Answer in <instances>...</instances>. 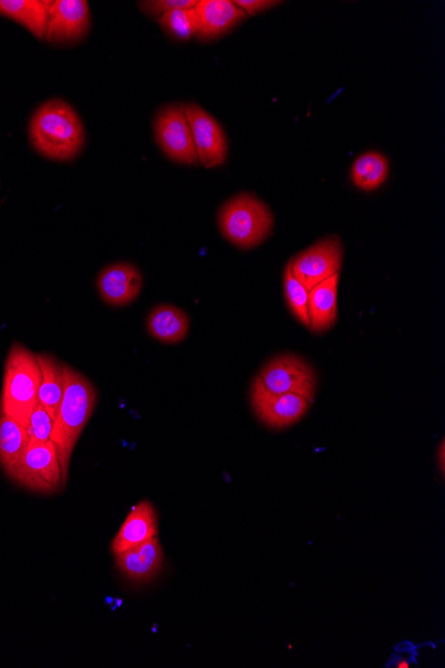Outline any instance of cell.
Here are the masks:
<instances>
[{
	"label": "cell",
	"instance_id": "cell-16",
	"mask_svg": "<svg viewBox=\"0 0 445 668\" xmlns=\"http://www.w3.org/2000/svg\"><path fill=\"white\" fill-rule=\"evenodd\" d=\"M339 277L340 273L310 290V330L315 334L327 333L338 320Z\"/></svg>",
	"mask_w": 445,
	"mask_h": 668
},
{
	"label": "cell",
	"instance_id": "cell-21",
	"mask_svg": "<svg viewBox=\"0 0 445 668\" xmlns=\"http://www.w3.org/2000/svg\"><path fill=\"white\" fill-rule=\"evenodd\" d=\"M390 163L380 152H366L352 164L351 177L356 187L363 191L378 190L387 181Z\"/></svg>",
	"mask_w": 445,
	"mask_h": 668
},
{
	"label": "cell",
	"instance_id": "cell-12",
	"mask_svg": "<svg viewBox=\"0 0 445 668\" xmlns=\"http://www.w3.org/2000/svg\"><path fill=\"white\" fill-rule=\"evenodd\" d=\"M97 289L101 299L112 308H123L135 302L143 289V276L138 267L117 262L99 272Z\"/></svg>",
	"mask_w": 445,
	"mask_h": 668
},
{
	"label": "cell",
	"instance_id": "cell-8",
	"mask_svg": "<svg viewBox=\"0 0 445 668\" xmlns=\"http://www.w3.org/2000/svg\"><path fill=\"white\" fill-rule=\"evenodd\" d=\"M343 244L339 237L324 238L305 248L291 260L290 269L299 282L311 290L327 279L339 276L343 266Z\"/></svg>",
	"mask_w": 445,
	"mask_h": 668
},
{
	"label": "cell",
	"instance_id": "cell-17",
	"mask_svg": "<svg viewBox=\"0 0 445 668\" xmlns=\"http://www.w3.org/2000/svg\"><path fill=\"white\" fill-rule=\"evenodd\" d=\"M145 324L152 338L165 345H177L186 340L191 327L186 311L174 304L156 305L150 311Z\"/></svg>",
	"mask_w": 445,
	"mask_h": 668
},
{
	"label": "cell",
	"instance_id": "cell-1",
	"mask_svg": "<svg viewBox=\"0 0 445 668\" xmlns=\"http://www.w3.org/2000/svg\"><path fill=\"white\" fill-rule=\"evenodd\" d=\"M30 139L44 158L72 162L85 148L86 130L79 114L63 99H50L30 120Z\"/></svg>",
	"mask_w": 445,
	"mask_h": 668
},
{
	"label": "cell",
	"instance_id": "cell-24",
	"mask_svg": "<svg viewBox=\"0 0 445 668\" xmlns=\"http://www.w3.org/2000/svg\"><path fill=\"white\" fill-rule=\"evenodd\" d=\"M53 429L54 419L41 403L37 405L29 418L28 425H25L30 441L50 442Z\"/></svg>",
	"mask_w": 445,
	"mask_h": 668
},
{
	"label": "cell",
	"instance_id": "cell-28",
	"mask_svg": "<svg viewBox=\"0 0 445 668\" xmlns=\"http://www.w3.org/2000/svg\"><path fill=\"white\" fill-rule=\"evenodd\" d=\"M398 668H409L410 664L406 660H399L398 664L395 665Z\"/></svg>",
	"mask_w": 445,
	"mask_h": 668
},
{
	"label": "cell",
	"instance_id": "cell-9",
	"mask_svg": "<svg viewBox=\"0 0 445 668\" xmlns=\"http://www.w3.org/2000/svg\"><path fill=\"white\" fill-rule=\"evenodd\" d=\"M311 402L295 394H275L269 390L256 377L251 386V406L253 412L267 428L284 430L302 421L308 412Z\"/></svg>",
	"mask_w": 445,
	"mask_h": 668
},
{
	"label": "cell",
	"instance_id": "cell-2",
	"mask_svg": "<svg viewBox=\"0 0 445 668\" xmlns=\"http://www.w3.org/2000/svg\"><path fill=\"white\" fill-rule=\"evenodd\" d=\"M65 392L56 412L51 442L58 450L63 476L67 482L72 456L98 403L97 388L75 368L65 365Z\"/></svg>",
	"mask_w": 445,
	"mask_h": 668
},
{
	"label": "cell",
	"instance_id": "cell-11",
	"mask_svg": "<svg viewBox=\"0 0 445 668\" xmlns=\"http://www.w3.org/2000/svg\"><path fill=\"white\" fill-rule=\"evenodd\" d=\"M186 112L199 164L206 169L225 164L228 157V141L218 120L205 108L195 104L186 105Z\"/></svg>",
	"mask_w": 445,
	"mask_h": 668
},
{
	"label": "cell",
	"instance_id": "cell-27",
	"mask_svg": "<svg viewBox=\"0 0 445 668\" xmlns=\"http://www.w3.org/2000/svg\"><path fill=\"white\" fill-rule=\"evenodd\" d=\"M445 444L444 441L441 443V449H438V456H441V461H438V466H441L442 474H444V453H445Z\"/></svg>",
	"mask_w": 445,
	"mask_h": 668
},
{
	"label": "cell",
	"instance_id": "cell-22",
	"mask_svg": "<svg viewBox=\"0 0 445 668\" xmlns=\"http://www.w3.org/2000/svg\"><path fill=\"white\" fill-rule=\"evenodd\" d=\"M194 9L170 11L159 17L158 23L171 40L186 42L198 34V21Z\"/></svg>",
	"mask_w": 445,
	"mask_h": 668
},
{
	"label": "cell",
	"instance_id": "cell-23",
	"mask_svg": "<svg viewBox=\"0 0 445 668\" xmlns=\"http://www.w3.org/2000/svg\"><path fill=\"white\" fill-rule=\"evenodd\" d=\"M284 295L292 315L303 326L310 328V290L305 289V285L297 281L290 269V265L285 267L284 271Z\"/></svg>",
	"mask_w": 445,
	"mask_h": 668
},
{
	"label": "cell",
	"instance_id": "cell-19",
	"mask_svg": "<svg viewBox=\"0 0 445 668\" xmlns=\"http://www.w3.org/2000/svg\"><path fill=\"white\" fill-rule=\"evenodd\" d=\"M28 431L14 419L0 413V466L14 481L29 445Z\"/></svg>",
	"mask_w": 445,
	"mask_h": 668
},
{
	"label": "cell",
	"instance_id": "cell-3",
	"mask_svg": "<svg viewBox=\"0 0 445 668\" xmlns=\"http://www.w3.org/2000/svg\"><path fill=\"white\" fill-rule=\"evenodd\" d=\"M42 373L37 356L21 343L11 346L6 359L0 413H4L23 428L40 405Z\"/></svg>",
	"mask_w": 445,
	"mask_h": 668
},
{
	"label": "cell",
	"instance_id": "cell-4",
	"mask_svg": "<svg viewBox=\"0 0 445 668\" xmlns=\"http://www.w3.org/2000/svg\"><path fill=\"white\" fill-rule=\"evenodd\" d=\"M218 225L223 238L241 250H251L270 237L273 215L256 195L243 193L220 207Z\"/></svg>",
	"mask_w": 445,
	"mask_h": 668
},
{
	"label": "cell",
	"instance_id": "cell-14",
	"mask_svg": "<svg viewBox=\"0 0 445 668\" xmlns=\"http://www.w3.org/2000/svg\"><path fill=\"white\" fill-rule=\"evenodd\" d=\"M196 21L200 41H214L230 33L246 14L230 0H199L195 6Z\"/></svg>",
	"mask_w": 445,
	"mask_h": 668
},
{
	"label": "cell",
	"instance_id": "cell-13",
	"mask_svg": "<svg viewBox=\"0 0 445 668\" xmlns=\"http://www.w3.org/2000/svg\"><path fill=\"white\" fill-rule=\"evenodd\" d=\"M117 568L127 581L145 584L154 581L161 574L164 553L158 537L148 542L133 546L131 549L116 556Z\"/></svg>",
	"mask_w": 445,
	"mask_h": 668
},
{
	"label": "cell",
	"instance_id": "cell-7",
	"mask_svg": "<svg viewBox=\"0 0 445 668\" xmlns=\"http://www.w3.org/2000/svg\"><path fill=\"white\" fill-rule=\"evenodd\" d=\"M154 129L159 148L171 161L184 165L199 164L186 105H169L159 110Z\"/></svg>",
	"mask_w": 445,
	"mask_h": 668
},
{
	"label": "cell",
	"instance_id": "cell-18",
	"mask_svg": "<svg viewBox=\"0 0 445 668\" xmlns=\"http://www.w3.org/2000/svg\"><path fill=\"white\" fill-rule=\"evenodd\" d=\"M50 0H0V15L28 29L37 40H46Z\"/></svg>",
	"mask_w": 445,
	"mask_h": 668
},
{
	"label": "cell",
	"instance_id": "cell-15",
	"mask_svg": "<svg viewBox=\"0 0 445 668\" xmlns=\"http://www.w3.org/2000/svg\"><path fill=\"white\" fill-rule=\"evenodd\" d=\"M158 514L154 506L149 500L139 502L127 515L124 524L120 527L117 537L113 538L111 551L113 556H117V553L129 550L133 546L158 537Z\"/></svg>",
	"mask_w": 445,
	"mask_h": 668
},
{
	"label": "cell",
	"instance_id": "cell-6",
	"mask_svg": "<svg viewBox=\"0 0 445 668\" xmlns=\"http://www.w3.org/2000/svg\"><path fill=\"white\" fill-rule=\"evenodd\" d=\"M258 377L275 394H295L313 403L317 390V375L301 356L278 355L267 362Z\"/></svg>",
	"mask_w": 445,
	"mask_h": 668
},
{
	"label": "cell",
	"instance_id": "cell-10",
	"mask_svg": "<svg viewBox=\"0 0 445 668\" xmlns=\"http://www.w3.org/2000/svg\"><path fill=\"white\" fill-rule=\"evenodd\" d=\"M91 11L85 0L51 2L46 41L55 46H74L90 33Z\"/></svg>",
	"mask_w": 445,
	"mask_h": 668
},
{
	"label": "cell",
	"instance_id": "cell-25",
	"mask_svg": "<svg viewBox=\"0 0 445 668\" xmlns=\"http://www.w3.org/2000/svg\"><path fill=\"white\" fill-rule=\"evenodd\" d=\"M198 0H150V2H139V9L149 17H162L170 11L180 9H194Z\"/></svg>",
	"mask_w": 445,
	"mask_h": 668
},
{
	"label": "cell",
	"instance_id": "cell-20",
	"mask_svg": "<svg viewBox=\"0 0 445 668\" xmlns=\"http://www.w3.org/2000/svg\"><path fill=\"white\" fill-rule=\"evenodd\" d=\"M36 356L42 373L40 396H37V399H40V403L55 421L63 392H65V365L61 364L53 355L37 354Z\"/></svg>",
	"mask_w": 445,
	"mask_h": 668
},
{
	"label": "cell",
	"instance_id": "cell-26",
	"mask_svg": "<svg viewBox=\"0 0 445 668\" xmlns=\"http://www.w3.org/2000/svg\"><path fill=\"white\" fill-rule=\"evenodd\" d=\"M234 3L245 12L246 17L258 15L260 12L275 8L279 4L278 2H273V0H237Z\"/></svg>",
	"mask_w": 445,
	"mask_h": 668
},
{
	"label": "cell",
	"instance_id": "cell-5",
	"mask_svg": "<svg viewBox=\"0 0 445 668\" xmlns=\"http://www.w3.org/2000/svg\"><path fill=\"white\" fill-rule=\"evenodd\" d=\"M14 482L37 494H56L66 485L58 450L53 442L29 441Z\"/></svg>",
	"mask_w": 445,
	"mask_h": 668
}]
</instances>
